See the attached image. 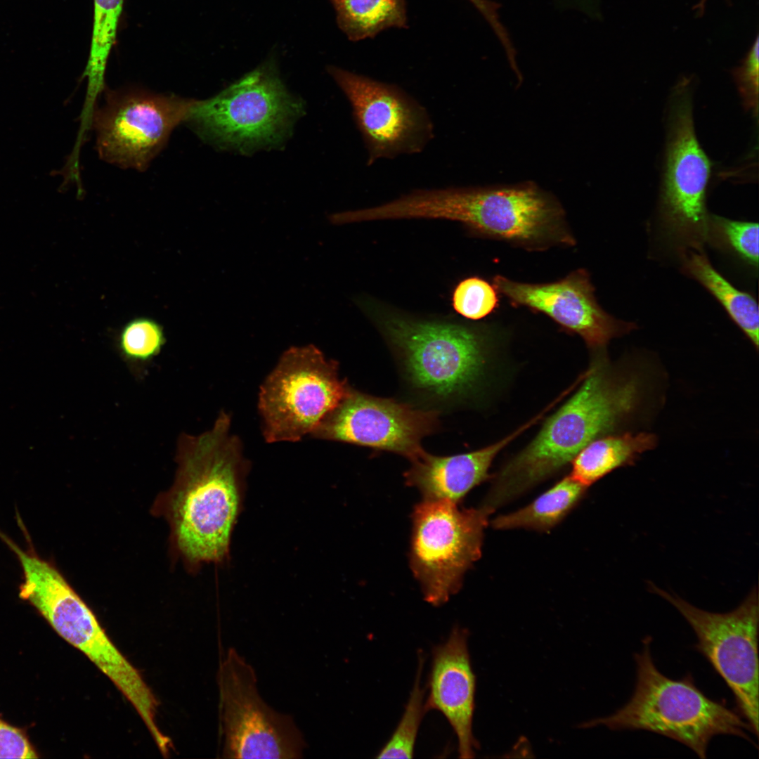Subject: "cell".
Here are the masks:
<instances>
[{"label": "cell", "instance_id": "6da1fadb", "mask_svg": "<svg viewBox=\"0 0 759 759\" xmlns=\"http://www.w3.org/2000/svg\"><path fill=\"white\" fill-rule=\"evenodd\" d=\"M644 358L592 353L580 387L493 477L482 505L494 512L571 463L592 441L622 432L653 410L657 372Z\"/></svg>", "mask_w": 759, "mask_h": 759}, {"label": "cell", "instance_id": "7a4b0ae2", "mask_svg": "<svg viewBox=\"0 0 759 759\" xmlns=\"http://www.w3.org/2000/svg\"><path fill=\"white\" fill-rule=\"evenodd\" d=\"M176 462L167 499L176 545L192 564L220 562L229 551L247 469L241 440L231 432L230 415L221 411L213 426L200 434H182Z\"/></svg>", "mask_w": 759, "mask_h": 759}, {"label": "cell", "instance_id": "3957f363", "mask_svg": "<svg viewBox=\"0 0 759 759\" xmlns=\"http://www.w3.org/2000/svg\"><path fill=\"white\" fill-rule=\"evenodd\" d=\"M377 214L381 220L454 221L476 235L528 251L576 244L561 203L531 182L416 190L379 205Z\"/></svg>", "mask_w": 759, "mask_h": 759}, {"label": "cell", "instance_id": "277c9868", "mask_svg": "<svg viewBox=\"0 0 759 759\" xmlns=\"http://www.w3.org/2000/svg\"><path fill=\"white\" fill-rule=\"evenodd\" d=\"M406 393V401L437 411L458 407L479 390L493 337L484 325L376 315Z\"/></svg>", "mask_w": 759, "mask_h": 759}, {"label": "cell", "instance_id": "5b68a950", "mask_svg": "<svg viewBox=\"0 0 759 759\" xmlns=\"http://www.w3.org/2000/svg\"><path fill=\"white\" fill-rule=\"evenodd\" d=\"M649 644V637H646L642 652L635 655L637 681L628 702L614 714L582 727L603 725L612 730L655 732L685 744L701 759L706 758L714 736L732 734L752 741L747 734L753 733L749 723L706 696L690 675L677 680L663 675L654 663Z\"/></svg>", "mask_w": 759, "mask_h": 759}, {"label": "cell", "instance_id": "8992f818", "mask_svg": "<svg viewBox=\"0 0 759 759\" xmlns=\"http://www.w3.org/2000/svg\"><path fill=\"white\" fill-rule=\"evenodd\" d=\"M23 571L19 597L28 602L65 641L84 654L135 708L146 705L153 692L122 655L84 600L60 571L33 550H22L0 531Z\"/></svg>", "mask_w": 759, "mask_h": 759}, {"label": "cell", "instance_id": "52a82bcc", "mask_svg": "<svg viewBox=\"0 0 759 759\" xmlns=\"http://www.w3.org/2000/svg\"><path fill=\"white\" fill-rule=\"evenodd\" d=\"M301 110L267 63L212 98L191 99L184 122L214 146L249 153L280 144Z\"/></svg>", "mask_w": 759, "mask_h": 759}, {"label": "cell", "instance_id": "ba28073f", "mask_svg": "<svg viewBox=\"0 0 759 759\" xmlns=\"http://www.w3.org/2000/svg\"><path fill=\"white\" fill-rule=\"evenodd\" d=\"M350 389L339 377L338 363L316 345L289 347L259 389L265 441L295 442L311 434Z\"/></svg>", "mask_w": 759, "mask_h": 759}, {"label": "cell", "instance_id": "9c48e42d", "mask_svg": "<svg viewBox=\"0 0 759 759\" xmlns=\"http://www.w3.org/2000/svg\"><path fill=\"white\" fill-rule=\"evenodd\" d=\"M658 222L663 240L680 255L703 251L709 213L706 206L711 164L696 138L686 83L673 97Z\"/></svg>", "mask_w": 759, "mask_h": 759}, {"label": "cell", "instance_id": "30bf717a", "mask_svg": "<svg viewBox=\"0 0 759 759\" xmlns=\"http://www.w3.org/2000/svg\"><path fill=\"white\" fill-rule=\"evenodd\" d=\"M491 513L460 509L446 500H423L412 514L410 565L424 599L437 606L461 588L463 576L479 559Z\"/></svg>", "mask_w": 759, "mask_h": 759}, {"label": "cell", "instance_id": "8fae6325", "mask_svg": "<svg viewBox=\"0 0 759 759\" xmlns=\"http://www.w3.org/2000/svg\"><path fill=\"white\" fill-rule=\"evenodd\" d=\"M219 687L223 733V758L297 759L306 748L292 716L261 698L253 667L229 648L220 666Z\"/></svg>", "mask_w": 759, "mask_h": 759}, {"label": "cell", "instance_id": "7c38bea8", "mask_svg": "<svg viewBox=\"0 0 759 759\" xmlns=\"http://www.w3.org/2000/svg\"><path fill=\"white\" fill-rule=\"evenodd\" d=\"M651 590L670 602L693 628L696 649L732 692L737 709L758 736V595L752 590L735 609L713 613L699 609L655 585Z\"/></svg>", "mask_w": 759, "mask_h": 759}, {"label": "cell", "instance_id": "4fadbf2b", "mask_svg": "<svg viewBox=\"0 0 759 759\" xmlns=\"http://www.w3.org/2000/svg\"><path fill=\"white\" fill-rule=\"evenodd\" d=\"M190 100L136 88L106 91L92 122L99 157L120 168L145 170L184 122Z\"/></svg>", "mask_w": 759, "mask_h": 759}, {"label": "cell", "instance_id": "5bb4252c", "mask_svg": "<svg viewBox=\"0 0 759 759\" xmlns=\"http://www.w3.org/2000/svg\"><path fill=\"white\" fill-rule=\"evenodd\" d=\"M328 72L351 104L367 165L421 153L432 139L434 124L426 109L398 86L335 67Z\"/></svg>", "mask_w": 759, "mask_h": 759}, {"label": "cell", "instance_id": "9a60e30c", "mask_svg": "<svg viewBox=\"0 0 759 759\" xmlns=\"http://www.w3.org/2000/svg\"><path fill=\"white\" fill-rule=\"evenodd\" d=\"M439 415L404 401L377 397L351 387L311 435L394 453L411 460L424 450L422 440L438 431Z\"/></svg>", "mask_w": 759, "mask_h": 759}, {"label": "cell", "instance_id": "2e32d148", "mask_svg": "<svg viewBox=\"0 0 759 759\" xmlns=\"http://www.w3.org/2000/svg\"><path fill=\"white\" fill-rule=\"evenodd\" d=\"M492 284L512 306L543 313L564 331L578 335L591 353L606 350L611 339L637 327L635 323L617 319L602 308L590 273L583 268L551 283H521L496 275Z\"/></svg>", "mask_w": 759, "mask_h": 759}, {"label": "cell", "instance_id": "e0dca14e", "mask_svg": "<svg viewBox=\"0 0 759 759\" xmlns=\"http://www.w3.org/2000/svg\"><path fill=\"white\" fill-rule=\"evenodd\" d=\"M467 630L455 626L446 641L432 650L426 711L441 713L458 741L460 758H472L477 742L472 733L475 676L467 647Z\"/></svg>", "mask_w": 759, "mask_h": 759}, {"label": "cell", "instance_id": "ac0fdd59", "mask_svg": "<svg viewBox=\"0 0 759 759\" xmlns=\"http://www.w3.org/2000/svg\"><path fill=\"white\" fill-rule=\"evenodd\" d=\"M545 413L543 410L505 438L476 450L439 456L424 450L410 460L411 465L404 473L406 484L418 489L424 500L460 503L473 488L490 478L488 470L497 455Z\"/></svg>", "mask_w": 759, "mask_h": 759}, {"label": "cell", "instance_id": "d6986e66", "mask_svg": "<svg viewBox=\"0 0 759 759\" xmlns=\"http://www.w3.org/2000/svg\"><path fill=\"white\" fill-rule=\"evenodd\" d=\"M657 443V436L647 432L627 431L599 437L573 458L569 476L588 488L612 471L634 465Z\"/></svg>", "mask_w": 759, "mask_h": 759}, {"label": "cell", "instance_id": "ffe728a7", "mask_svg": "<svg viewBox=\"0 0 759 759\" xmlns=\"http://www.w3.org/2000/svg\"><path fill=\"white\" fill-rule=\"evenodd\" d=\"M681 271L696 280L720 303L755 349H758L759 309L755 297L734 286L711 264L703 251L680 256Z\"/></svg>", "mask_w": 759, "mask_h": 759}, {"label": "cell", "instance_id": "44dd1931", "mask_svg": "<svg viewBox=\"0 0 759 759\" xmlns=\"http://www.w3.org/2000/svg\"><path fill=\"white\" fill-rule=\"evenodd\" d=\"M587 488L568 475L528 505L497 517L492 521V526L499 530L549 531L578 504Z\"/></svg>", "mask_w": 759, "mask_h": 759}, {"label": "cell", "instance_id": "7402d4cb", "mask_svg": "<svg viewBox=\"0 0 759 759\" xmlns=\"http://www.w3.org/2000/svg\"><path fill=\"white\" fill-rule=\"evenodd\" d=\"M340 27L350 39L371 37L406 22L404 0H332Z\"/></svg>", "mask_w": 759, "mask_h": 759}, {"label": "cell", "instance_id": "603a6c76", "mask_svg": "<svg viewBox=\"0 0 759 759\" xmlns=\"http://www.w3.org/2000/svg\"><path fill=\"white\" fill-rule=\"evenodd\" d=\"M93 25L90 54L84 77L86 94L97 97L105 88V73L114 45L124 0H93Z\"/></svg>", "mask_w": 759, "mask_h": 759}, {"label": "cell", "instance_id": "cb8c5ba5", "mask_svg": "<svg viewBox=\"0 0 759 759\" xmlns=\"http://www.w3.org/2000/svg\"><path fill=\"white\" fill-rule=\"evenodd\" d=\"M706 243L758 272V223L709 214Z\"/></svg>", "mask_w": 759, "mask_h": 759}, {"label": "cell", "instance_id": "d4e9b609", "mask_svg": "<svg viewBox=\"0 0 759 759\" xmlns=\"http://www.w3.org/2000/svg\"><path fill=\"white\" fill-rule=\"evenodd\" d=\"M423 656L419 657L417 675L404 713L393 734L379 751L377 758H411L418 729L425 712L424 690L420 686Z\"/></svg>", "mask_w": 759, "mask_h": 759}, {"label": "cell", "instance_id": "484cf974", "mask_svg": "<svg viewBox=\"0 0 759 759\" xmlns=\"http://www.w3.org/2000/svg\"><path fill=\"white\" fill-rule=\"evenodd\" d=\"M117 343L126 360L146 362L161 352L166 337L159 322L150 317L139 316L131 319L121 328Z\"/></svg>", "mask_w": 759, "mask_h": 759}, {"label": "cell", "instance_id": "4316f807", "mask_svg": "<svg viewBox=\"0 0 759 759\" xmlns=\"http://www.w3.org/2000/svg\"><path fill=\"white\" fill-rule=\"evenodd\" d=\"M498 292L485 279L472 276L461 280L452 294L454 310L462 316L474 320H481L498 309Z\"/></svg>", "mask_w": 759, "mask_h": 759}, {"label": "cell", "instance_id": "83f0119b", "mask_svg": "<svg viewBox=\"0 0 759 759\" xmlns=\"http://www.w3.org/2000/svg\"><path fill=\"white\" fill-rule=\"evenodd\" d=\"M733 76L745 108L757 115L758 111L759 38L756 36Z\"/></svg>", "mask_w": 759, "mask_h": 759}, {"label": "cell", "instance_id": "f1b7e54d", "mask_svg": "<svg viewBox=\"0 0 759 759\" xmlns=\"http://www.w3.org/2000/svg\"><path fill=\"white\" fill-rule=\"evenodd\" d=\"M27 730L15 727L0 717V758H38Z\"/></svg>", "mask_w": 759, "mask_h": 759}, {"label": "cell", "instance_id": "f546056e", "mask_svg": "<svg viewBox=\"0 0 759 759\" xmlns=\"http://www.w3.org/2000/svg\"><path fill=\"white\" fill-rule=\"evenodd\" d=\"M554 5L563 10H573L580 13L590 11L598 0H552Z\"/></svg>", "mask_w": 759, "mask_h": 759}, {"label": "cell", "instance_id": "4dcf8cb0", "mask_svg": "<svg viewBox=\"0 0 759 759\" xmlns=\"http://www.w3.org/2000/svg\"><path fill=\"white\" fill-rule=\"evenodd\" d=\"M709 1H710V0H698L697 1L696 4L694 6V10L695 11L696 15H700V16L703 15L705 11H706V6H707L708 4L709 3Z\"/></svg>", "mask_w": 759, "mask_h": 759}]
</instances>
